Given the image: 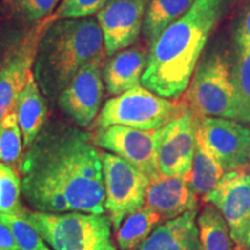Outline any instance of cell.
Segmentation results:
<instances>
[{"label": "cell", "mask_w": 250, "mask_h": 250, "mask_svg": "<svg viewBox=\"0 0 250 250\" xmlns=\"http://www.w3.org/2000/svg\"><path fill=\"white\" fill-rule=\"evenodd\" d=\"M87 132L59 127L37 137L20 164L22 192L35 211L104 214L102 158Z\"/></svg>", "instance_id": "obj_1"}, {"label": "cell", "mask_w": 250, "mask_h": 250, "mask_svg": "<svg viewBox=\"0 0 250 250\" xmlns=\"http://www.w3.org/2000/svg\"><path fill=\"white\" fill-rule=\"evenodd\" d=\"M227 0H197L190 11L162 31L149 46L142 86L161 98L186 93L199 57L217 26Z\"/></svg>", "instance_id": "obj_2"}, {"label": "cell", "mask_w": 250, "mask_h": 250, "mask_svg": "<svg viewBox=\"0 0 250 250\" xmlns=\"http://www.w3.org/2000/svg\"><path fill=\"white\" fill-rule=\"evenodd\" d=\"M104 55L103 35L96 19L56 20L41 37L33 73L41 90L58 96L77 73Z\"/></svg>", "instance_id": "obj_3"}, {"label": "cell", "mask_w": 250, "mask_h": 250, "mask_svg": "<svg viewBox=\"0 0 250 250\" xmlns=\"http://www.w3.org/2000/svg\"><path fill=\"white\" fill-rule=\"evenodd\" d=\"M24 214L52 250H116L108 215L71 211L45 213L24 208Z\"/></svg>", "instance_id": "obj_4"}, {"label": "cell", "mask_w": 250, "mask_h": 250, "mask_svg": "<svg viewBox=\"0 0 250 250\" xmlns=\"http://www.w3.org/2000/svg\"><path fill=\"white\" fill-rule=\"evenodd\" d=\"M188 109L196 117L237 120V96L233 67L220 52L208 55L197 65L186 90Z\"/></svg>", "instance_id": "obj_5"}, {"label": "cell", "mask_w": 250, "mask_h": 250, "mask_svg": "<svg viewBox=\"0 0 250 250\" xmlns=\"http://www.w3.org/2000/svg\"><path fill=\"white\" fill-rule=\"evenodd\" d=\"M189 110L184 102L161 98L139 85L109 99L100 111L96 126L123 125L139 130H159Z\"/></svg>", "instance_id": "obj_6"}, {"label": "cell", "mask_w": 250, "mask_h": 250, "mask_svg": "<svg viewBox=\"0 0 250 250\" xmlns=\"http://www.w3.org/2000/svg\"><path fill=\"white\" fill-rule=\"evenodd\" d=\"M105 212L115 232L132 212L145 205L149 179L138 168L110 152H101Z\"/></svg>", "instance_id": "obj_7"}, {"label": "cell", "mask_w": 250, "mask_h": 250, "mask_svg": "<svg viewBox=\"0 0 250 250\" xmlns=\"http://www.w3.org/2000/svg\"><path fill=\"white\" fill-rule=\"evenodd\" d=\"M203 201L213 205L229 227L235 245L250 249V174L245 169L226 171L213 191Z\"/></svg>", "instance_id": "obj_8"}, {"label": "cell", "mask_w": 250, "mask_h": 250, "mask_svg": "<svg viewBox=\"0 0 250 250\" xmlns=\"http://www.w3.org/2000/svg\"><path fill=\"white\" fill-rule=\"evenodd\" d=\"M197 136L225 171L243 169L249 164L250 129L235 120L197 117Z\"/></svg>", "instance_id": "obj_9"}, {"label": "cell", "mask_w": 250, "mask_h": 250, "mask_svg": "<svg viewBox=\"0 0 250 250\" xmlns=\"http://www.w3.org/2000/svg\"><path fill=\"white\" fill-rule=\"evenodd\" d=\"M93 142L138 168L148 179L159 174V130H139L123 125L98 129Z\"/></svg>", "instance_id": "obj_10"}, {"label": "cell", "mask_w": 250, "mask_h": 250, "mask_svg": "<svg viewBox=\"0 0 250 250\" xmlns=\"http://www.w3.org/2000/svg\"><path fill=\"white\" fill-rule=\"evenodd\" d=\"M51 17L40 21L0 62V121L14 111L18 98L33 74L39 43Z\"/></svg>", "instance_id": "obj_11"}, {"label": "cell", "mask_w": 250, "mask_h": 250, "mask_svg": "<svg viewBox=\"0 0 250 250\" xmlns=\"http://www.w3.org/2000/svg\"><path fill=\"white\" fill-rule=\"evenodd\" d=\"M197 117L190 110L159 129L158 170L165 176L187 177L196 149Z\"/></svg>", "instance_id": "obj_12"}, {"label": "cell", "mask_w": 250, "mask_h": 250, "mask_svg": "<svg viewBox=\"0 0 250 250\" xmlns=\"http://www.w3.org/2000/svg\"><path fill=\"white\" fill-rule=\"evenodd\" d=\"M104 93L103 58L90 62L73 77L58 95L62 110L80 127L98 116Z\"/></svg>", "instance_id": "obj_13"}, {"label": "cell", "mask_w": 250, "mask_h": 250, "mask_svg": "<svg viewBox=\"0 0 250 250\" xmlns=\"http://www.w3.org/2000/svg\"><path fill=\"white\" fill-rule=\"evenodd\" d=\"M149 0H108L96 14L101 28L105 55L129 48L143 33Z\"/></svg>", "instance_id": "obj_14"}, {"label": "cell", "mask_w": 250, "mask_h": 250, "mask_svg": "<svg viewBox=\"0 0 250 250\" xmlns=\"http://www.w3.org/2000/svg\"><path fill=\"white\" fill-rule=\"evenodd\" d=\"M145 205L164 221L175 219L188 211L198 210V196L186 177L156 174L148 181Z\"/></svg>", "instance_id": "obj_15"}, {"label": "cell", "mask_w": 250, "mask_h": 250, "mask_svg": "<svg viewBox=\"0 0 250 250\" xmlns=\"http://www.w3.org/2000/svg\"><path fill=\"white\" fill-rule=\"evenodd\" d=\"M148 52L143 46H129L112 55L103 67V80L111 95H120L142 85Z\"/></svg>", "instance_id": "obj_16"}, {"label": "cell", "mask_w": 250, "mask_h": 250, "mask_svg": "<svg viewBox=\"0 0 250 250\" xmlns=\"http://www.w3.org/2000/svg\"><path fill=\"white\" fill-rule=\"evenodd\" d=\"M197 217L198 210H192L164 221L137 250H201Z\"/></svg>", "instance_id": "obj_17"}, {"label": "cell", "mask_w": 250, "mask_h": 250, "mask_svg": "<svg viewBox=\"0 0 250 250\" xmlns=\"http://www.w3.org/2000/svg\"><path fill=\"white\" fill-rule=\"evenodd\" d=\"M22 133L24 147H30L39 137L46 117V104L37 81L31 74L19 95L14 109Z\"/></svg>", "instance_id": "obj_18"}, {"label": "cell", "mask_w": 250, "mask_h": 250, "mask_svg": "<svg viewBox=\"0 0 250 250\" xmlns=\"http://www.w3.org/2000/svg\"><path fill=\"white\" fill-rule=\"evenodd\" d=\"M197 0H149L143 35L151 46L162 31L190 11Z\"/></svg>", "instance_id": "obj_19"}, {"label": "cell", "mask_w": 250, "mask_h": 250, "mask_svg": "<svg viewBox=\"0 0 250 250\" xmlns=\"http://www.w3.org/2000/svg\"><path fill=\"white\" fill-rule=\"evenodd\" d=\"M196 138V149L191 170L186 179L196 195L204 198L206 195L213 191L226 171L219 164L215 156L208 151L202 139L197 136V132Z\"/></svg>", "instance_id": "obj_20"}, {"label": "cell", "mask_w": 250, "mask_h": 250, "mask_svg": "<svg viewBox=\"0 0 250 250\" xmlns=\"http://www.w3.org/2000/svg\"><path fill=\"white\" fill-rule=\"evenodd\" d=\"M158 213L144 205L124 219L116 230V241L121 250L137 249L162 223Z\"/></svg>", "instance_id": "obj_21"}, {"label": "cell", "mask_w": 250, "mask_h": 250, "mask_svg": "<svg viewBox=\"0 0 250 250\" xmlns=\"http://www.w3.org/2000/svg\"><path fill=\"white\" fill-rule=\"evenodd\" d=\"M201 250H235L229 227L213 205L206 204L197 217Z\"/></svg>", "instance_id": "obj_22"}, {"label": "cell", "mask_w": 250, "mask_h": 250, "mask_svg": "<svg viewBox=\"0 0 250 250\" xmlns=\"http://www.w3.org/2000/svg\"><path fill=\"white\" fill-rule=\"evenodd\" d=\"M232 67L239 107L236 121L250 125V46L236 44L235 61Z\"/></svg>", "instance_id": "obj_23"}, {"label": "cell", "mask_w": 250, "mask_h": 250, "mask_svg": "<svg viewBox=\"0 0 250 250\" xmlns=\"http://www.w3.org/2000/svg\"><path fill=\"white\" fill-rule=\"evenodd\" d=\"M0 221L7 225L21 250H51L36 227L26 217L24 210L20 213H2Z\"/></svg>", "instance_id": "obj_24"}, {"label": "cell", "mask_w": 250, "mask_h": 250, "mask_svg": "<svg viewBox=\"0 0 250 250\" xmlns=\"http://www.w3.org/2000/svg\"><path fill=\"white\" fill-rule=\"evenodd\" d=\"M23 138L15 111L0 121V162L12 165L21 159Z\"/></svg>", "instance_id": "obj_25"}, {"label": "cell", "mask_w": 250, "mask_h": 250, "mask_svg": "<svg viewBox=\"0 0 250 250\" xmlns=\"http://www.w3.org/2000/svg\"><path fill=\"white\" fill-rule=\"evenodd\" d=\"M22 191L20 175L11 166L0 162V212L4 214L20 213L24 210L21 205Z\"/></svg>", "instance_id": "obj_26"}, {"label": "cell", "mask_w": 250, "mask_h": 250, "mask_svg": "<svg viewBox=\"0 0 250 250\" xmlns=\"http://www.w3.org/2000/svg\"><path fill=\"white\" fill-rule=\"evenodd\" d=\"M108 0H62L51 15L52 21L62 19L89 18L98 14Z\"/></svg>", "instance_id": "obj_27"}, {"label": "cell", "mask_w": 250, "mask_h": 250, "mask_svg": "<svg viewBox=\"0 0 250 250\" xmlns=\"http://www.w3.org/2000/svg\"><path fill=\"white\" fill-rule=\"evenodd\" d=\"M59 0H12L14 8L24 20L37 22L55 13Z\"/></svg>", "instance_id": "obj_28"}, {"label": "cell", "mask_w": 250, "mask_h": 250, "mask_svg": "<svg viewBox=\"0 0 250 250\" xmlns=\"http://www.w3.org/2000/svg\"><path fill=\"white\" fill-rule=\"evenodd\" d=\"M235 42L237 45L250 46V1L246 7L239 26H237Z\"/></svg>", "instance_id": "obj_29"}, {"label": "cell", "mask_w": 250, "mask_h": 250, "mask_svg": "<svg viewBox=\"0 0 250 250\" xmlns=\"http://www.w3.org/2000/svg\"><path fill=\"white\" fill-rule=\"evenodd\" d=\"M0 250H21L6 224L0 221Z\"/></svg>", "instance_id": "obj_30"}, {"label": "cell", "mask_w": 250, "mask_h": 250, "mask_svg": "<svg viewBox=\"0 0 250 250\" xmlns=\"http://www.w3.org/2000/svg\"><path fill=\"white\" fill-rule=\"evenodd\" d=\"M249 168H250V153H249Z\"/></svg>", "instance_id": "obj_31"}, {"label": "cell", "mask_w": 250, "mask_h": 250, "mask_svg": "<svg viewBox=\"0 0 250 250\" xmlns=\"http://www.w3.org/2000/svg\"><path fill=\"white\" fill-rule=\"evenodd\" d=\"M1 214H2V213H1V212H0V218H1Z\"/></svg>", "instance_id": "obj_32"}]
</instances>
